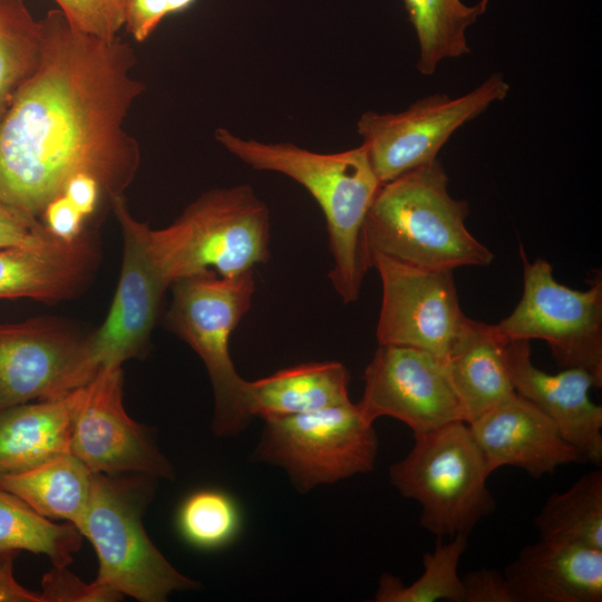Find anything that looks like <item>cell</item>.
I'll list each match as a JSON object with an SVG mask.
<instances>
[{
    "instance_id": "obj_26",
    "label": "cell",
    "mask_w": 602,
    "mask_h": 602,
    "mask_svg": "<svg viewBox=\"0 0 602 602\" xmlns=\"http://www.w3.org/2000/svg\"><path fill=\"white\" fill-rule=\"evenodd\" d=\"M81 545L70 523L56 524L0 486V557L20 551L43 554L54 566H68Z\"/></svg>"
},
{
    "instance_id": "obj_14",
    "label": "cell",
    "mask_w": 602,
    "mask_h": 602,
    "mask_svg": "<svg viewBox=\"0 0 602 602\" xmlns=\"http://www.w3.org/2000/svg\"><path fill=\"white\" fill-rule=\"evenodd\" d=\"M358 406L367 420L388 416L415 435L462 420L445 361L411 347L379 344L365 373Z\"/></svg>"
},
{
    "instance_id": "obj_11",
    "label": "cell",
    "mask_w": 602,
    "mask_h": 602,
    "mask_svg": "<svg viewBox=\"0 0 602 602\" xmlns=\"http://www.w3.org/2000/svg\"><path fill=\"white\" fill-rule=\"evenodd\" d=\"M110 203L122 229L123 260L107 317L86 338L84 372L88 382L100 369L122 366L146 352L163 295L171 287L152 259L149 225L132 215L124 195Z\"/></svg>"
},
{
    "instance_id": "obj_27",
    "label": "cell",
    "mask_w": 602,
    "mask_h": 602,
    "mask_svg": "<svg viewBox=\"0 0 602 602\" xmlns=\"http://www.w3.org/2000/svg\"><path fill=\"white\" fill-rule=\"evenodd\" d=\"M42 30L25 0H0V120L21 85L36 70Z\"/></svg>"
},
{
    "instance_id": "obj_32",
    "label": "cell",
    "mask_w": 602,
    "mask_h": 602,
    "mask_svg": "<svg viewBox=\"0 0 602 602\" xmlns=\"http://www.w3.org/2000/svg\"><path fill=\"white\" fill-rule=\"evenodd\" d=\"M195 0H129L125 27L136 41H144L168 14L187 9Z\"/></svg>"
},
{
    "instance_id": "obj_6",
    "label": "cell",
    "mask_w": 602,
    "mask_h": 602,
    "mask_svg": "<svg viewBox=\"0 0 602 602\" xmlns=\"http://www.w3.org/2000/svg\"><path fill=\"white\" fill-rule=\"evenodd\" d=\"M489 472L469 426L462 420L415 435V445L391 465L390 482L421 506L420 525L438 537L468 536L495 508Z\"/></svg>"
},
{
    "instance_id": "obj_25",
    "label": "cell",
    "mask_w": 602,
    "mask_h": 602,
    "mask_svg": "<svg viewBox=\"0 0 602 602\" xmlns=\"http://www.w3.org/2000/svg\"><path fill=\"white\" fill-rule=\"evenodd\" d=\"M534 523L541 538L602 550V472L586 473L552 494Z\"/></svg>"
},
{
    "instance_id": "obj_28",
    "label": "cell",
    "mask_w": 602,
    "mask_h": 602,
    "mask_svg": "<svg viewBox=\"0 0 602 602\" xmlns=\"http://www.w3.org/2000/svg\"><path fill=\"white\" fill-rule=\"evenodd\" d=\"M466 535L458 534L447 543L440 540L424 555V573L406 586L399 579L382 574L373 601L376 602H464V588L458 564L467 548Z\"/></svg>"
},
{
    "instance_id": "obj_16",
    "label": "cell",
    "mask_w": 602,
    "mask_h": 602,
    "mask_svg": "<svg viewBox=\"0 0 602 602\" xmlns=\"http://www.w3.org/2000/svg\"><path fill=\"white\" fill-rule=\"evenodd\" d=\"M506 362L515 392L543 411L585 462L600 464L602 407L591 400L590 390L602 383L583 368L541 370L532 361L528 340L508 341Z\"/></svg>"
},
{
    "instance_id": "obj_2",
    "label": "cell",
    "mask_w": 602,
    "mask_h": 602,
    "mask_svg": "<svg viewBox=\"0 0 602 602\" xmlns=\"http://www.w3.org/2000/svg\"><path fill=\"white\" fill-rule=\"evenodd\" d=\"M215 139L246 165L283 174L307 188L326 217L333 288L344 303L357 301L370 268L365 220L381 185L366 148L360 145L339 153H317L293 143L243 138L223 127L215 130Z\"/></svg>"
},
{
    "instance_id": "obj_34",
    "label": "cell",
    "mask_w": 602,
    "mask_h": 602,
    "mask_svg": "<svg viewBox=\"0 0 602 602\" xmlns=\"http://www.w3.org/2000/svg\"><path fill=\"white\" fill-rule=\"evenodd\" d=\"M464 602H516L504 575L493 569H479L462 577Z\"/></svg>"
},
{
    "instance_id": "obj_20",
    "label": "cell",
    "mask_w": 602,
    "mask_h": 602,
    "mask_svg": "<svg viewBox=\"0 0 602 602\" xmlns=\"http://www.w3.org/2000/svg\"><path fill=\"white\" fill-rule=\"evenodd\" d=\"M507 340L488 324L467 318L445 366L464 421H473L515 395L506 362Z\"/></svg>"
},
{
    "instance_id": "obj_19",
    "label": "cell",
    "mask_w": 602,
    "mask_h": 602,
    "mask_svg": "<svg viewBox=\"0 0 602 602\" xmlns=\"http://www.w3.org/2000/svg\"><path fill=\"white\" fill-rule=\"evenodd\" d=\"M504 575L516 602H601L602 550L541 538Z\"/></svg>"
},
{
    "instance_id": "obj_12",
    "label": "cell",
    "mask_w": 602,
    "mask_h": 602,
    "mask_svg": "<svg viewBox=\"0 0 602 602\" xmlns=\"http://www.w3.org/2000/svg\"><path fill=\"white\" fill-rule=\"evenodd\" d=\"M369 260L382 287L378 343L416 348L445 361L468 318L454 271L419 268L378 252Z\"/></svg>"
},
{
    "instance_id": "obj_24",
    "label": "cell",
    "mask_w": 602,
    "mask_h": 602,
    "mask_svg": "<svg viewBox=\"0 0 602 602\" xmlns=\"http://www.w3.org/2000/svg\"><path fill=\"white\" fill-rule=\"evenodd\" d=\"M414 26L419 57L417 69L425 76L435 72L439 62L470 51L466 30L483 16L488 0L467 6L460 0H404Z\"/></svg>"
},
{
    "instance_id": "obj_8",
    "label": "cell",
    "mask_w": 602,
    "mask_h": 602,
    "mask_svg": "<svg viewBox=\"0 0 602 602\" xmlns=\"http://www.w3.org/2000/svg\"><path fill=\"white\" fill-rule=\"evenodd\" d=\"M378 439L358 404L265 420L256 458L283 467L300 492L373 469Z\"/></svg>"
},
{
    "instance_id": "obj_21",
    "label": "cell",
    "mask_w": 602,
    "mask_h": 602,
    "mask_svg": "<svg viewBox=\"0 0 602 602\" xmlns=\"http://www.w3.org/2000/svg\"><path fill=\"white\" fill-rule=\"evenodd\" d=\"M77 389L59 398L30 401L0 411V476L70 453Z\"/></svg>"
},
{
    "instance_id": "obj_30",
    "label": "cell",
    "mask_w": 602,
    "mask_h": 602,
    "mask_svg": "<svg viewBox=\"0 0 602 602\" xmlns=\"http://www.w3.org/2000/svg\"><path fill=\"white\" fill-rule=\"evenodd\" d=\"M76 29L104 40H111L125 26L126 0H55Z\"/></svg>"
},
{
    "instance_id": "obj_10",
    "label": "cell",
    "mask_w": 602,
    "mask_h": 602,
    "mask_svg": "<svg viewBox=\"0 0 602 602\" xmlns=\"http://www.w3.org/2000/svg\"><path fill=\"white\" fill-rule=\"evenodd\" d=\"M509 85L492 74L472 91L456 98L426 96L399 113L365 111L357 132L381 184L433 163L450 136L464 124L505 99Z\"/></svg>"
},
{
    "instance_id": "obj_17",
    "label": "cell",
    "mask_w": 602,
    "mask_h": 602,
    "mask_svg": "<svg viewBox=\"0 0 602 602\" xmlns=\"http://www.w3.org/2000/svg\"><path fill=\"white\" fill-rule=\"evenodd\" d=\"M467 425L491 473L513 466L538 478L554 474L561 466L585 462L556 425L517 394Z\"/></svg>"
},
{
    "instance_id": "obj_1",
    "label": "cell",
    "mask_w": 602,
    "mask_h": 602,
    "mask_svg": "<svg viewBox=\"0 0 602 602\" xmlns=\"http://www.w3.org/2000/svg\"><path fill=\"white\" fill-rule=\"evenodd\" d=\"M40 22V61L0 120V198L38 220L77 174L95 177L109 202L124 195L140 164L124 123L145 90L119 37L85 33L59 9Z\"/></svg>"
},
{
    "instance_id": "obj_7",
    "label": "cell",
    "mask_w": 602,
    "mask_h": 602,
    "mask_svg": "<svg viewBox=\"0 0 602 602\" xmlns=\"http://www.w3.org/2000/svg\"><path fill=\"white\" fill-rule=\"evenodd\" d=\"M166 324L202 359L215 401L213 429L231 436L243 429L251 416L246 380L235 370L230 355L233 330L249 311L255 282L253 270L235 276L206 271L175 281Z\"/></svg>"
},
{
    "instance_id": "obj_29",
    "label": "cell",
    "mask_w": 602,
    "mask_h": 602,
    "mask_svg": "<svg viewBox=\"0 0 602 602\" xmlns=\"http://www.w3.org/2000/svg\"><path fill=\"white\" fill-rule=\"evenodd\" d=\"M182 537L200 550H217L239 535L242 516L235 499L224 491L198 489L181 504L176 516Z\"/></svg>"
},
{
    "instance_id": "obj_36",
    "label": "cell",
    "mask_w": 602,
    "mask_h": 602,
    "mask_svg": "<svg viewBox=\"0 0 602 602\" xmlns=\"http://www.w3.org/2000/svg\"><path fill=\"white\" fill-rule=\"evenodd\" d=\"M17 554L0 557V602H41L40 594L23 588L13 575Z\"/></svg>"
},
{
    "instance_id": "obj_31",
    "label": "cell",
    "mask_w": 602,
    "mask_h": 602,
    "mask_svg": "<svg viewBox=\"0 0 602 602\" xmlns=\"http://www.w3.org/2000/svg\"><path fill=\"white\" fill-rule=\"evenodd\" d=\"M41 602H113L122 600L118 592L97 582L85 583L67 570L54 566L41 581Z\"/></svg>"
},
{
    "instance_id": "obj_9",
    "label": "cell",
    "mask_w": 602,
    "mask_h": 602,
    "mask_svg": "<svg viewBox=\"0 0 602 602\" xmlns=\"http://www.w3.org/2000/svg\"><path fill=\"white\" fill-rule=\"evenodd\" d=\"M523 261V294L512 313L495 324L507 341L538 339L547 343L556 365L583 368L602 383V279L586 290L555 280L552 265L538 258Z\"/></svg>"
},
{
    "instance_id": "obj_33",
    "label": "cell",
    "mask_w": 602,
    "mask_h": 602,
    "mask_svg": "<svg viewBox=\"0 0 602 602\" xmlns=\"http://www.w3.org/2000/svg\"><path fill=\"white\" fill-rule=\"evenodd\" d=\"M55 239L41 221L0 198V247L29 246Z\"/></svg>"
},
{
    "instance_id": "obj_3",
    "label": "cell",
    "mask_w": 602,
    "mask_h": 602,
    "mask_svg": "<svg viewBox=\"0 0 602 602\" xmlns=\"http://www.w3.org/2000/svg\"><path fill=\"white\" fill-rule=\"evenodd\" d=\"M468 211L466 201L449 194L438 159L407 172L381 184L373 197L363 225L367 255L378 252L430 270L487 266L494 254L468 231Z\"/></svg>"
},
{
    "instance_id": "obj_5",
    "label": "cell",
    "mask_w": 602,
    "mask_h": 602,
    "mask_svg": "<svg viewBox=\"0 0 602 602\" xmlns=\"http://www.w3.org/2000/svg\"><path fill=\"white\" fill-rule=\"evenodd\" d=\"M143 475L94 474L87 508L76 528L93 544L99 570L95 582L140 602H163L198 584L179 573L149 540L142 523L151 492Z\"/></svg>"
},
{
    "instance_id": "obj_4",
    "label": "cell",
    "mask_w": 602,
    "mask_h": 602,
    "mask_svg": "<svg viewBox=\"0 0 602 602\" xmlns=\"http://www.w3.org/2000/svg\"><path fill=\"white\" fill-rule=\"evenodd\" d=\"M269 210L250 185L202 194L168 226L147 230L152 259L172 285L206 271L235 276L269 259Z\"/></svg>"
},
{
    "instance_id": "obj_13",
    "label": "cell",
    "mask_w": 602,
    "mask_h": 602,
    "mask_svg": "<svg viewBox=\"0 0 602 602\" xmlns=\"http://www.w3.org/2000/svg\"><path fill=\"white\" fill-rule=\"evenodd\" d=\"M70 454L94 474L174 477L171 463L151 440L145 427L124 408L122 366L100 369L77 389Z\"/></svg>"
},
{
    "instance_id": "obj_15",
    "label": "cell",
    "mask_w": 602,
    "mask_h": 602,
    "mask_svg": "<svg viewBox=\"0 0 602 602\" xmlns=\"http://www.w3.org/2000/svg\"><path fill=\"white\" fill-rule=\"evenodd\" d=\"M86 338L52 318L0 323V411L87 385Z\"/></svg>"
},
{
    "instance_id": "obj_22",
    "label": "cell",
    "mask_w": 602,
    "mask_h": 602,
    "mask_svg": "<svg viewBox=\"0 0 602 602\" xmlns=\"http://www.w3.org/2000/svg\"><path fill=\"white\" fill-rule=\"evenodd\" d=\"M349 372L337 361L307 362L246 381L250 416L264 420L317 411L350 402Z\"/></svg>"
},
{
    "instance_id": "obj_37",
    "label": "cell",
    "mask_w": 602,
    "mask_h": 602,
    "mask_svg": "<svg viewBox=\"0 0 602 602\" xmlns=\"http://www.w3.org/2000/svg\"><path fill=\"white\" fill-rule=\"evenodd\" d=\"M129 0H126V2L128 3Z\"/></svg>"
},
{
    "instance_id": "obj_23",
    "label": "cell",
    "mask_w": 602,
    "mask_h": 602,
    "mask_svg": "<svg viewBox=\"0 0 602 602\" xmlns=\"http://www.w3.org/2000/svg\"><path fill=\"white\" fill-rule=\"evenodd\" d=\"M93 476L77 457L65 453L29 469L0 476V486L39 515L76 526L87 508Z\"/></svg>"
},
{
    "instance_id": "obj_35",
    "label": "cell",
    "mask_w": 602,
    "mask_h": 602,
    "mask_svg": "<svg viewBox=\"0 0 602 602\" xmlns=\"http://www.w3.org/2000/svg\"><path fill=\"white\" fill-rule=\"evenodd\" d=\"M59 194L65 195L87 220L94 215L106 197L99 182L82 173L72 176Z\"/></svg>"
},
{
    "instance_id": "obj_18",
    "label": "cell",
    "mask_w": 602,
    "mask_h": 602,
    "mask_svg": "<svg viewBox=\"0 0 602 602\" xmlns=\"http://www.w3.org/2000/svg\"><path fill=\"white\" fill-rule=\"evenodd\" d=\"M99 263L89 232L72 241L0 247V299L55 303L72 299L91 282Z\"/></svg>"
}]
</instances>
